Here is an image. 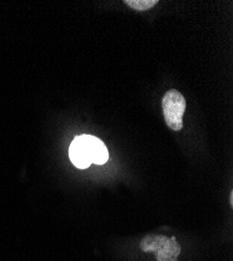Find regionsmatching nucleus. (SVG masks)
I'll return each instance as SVG.
<instances>
[{
	"label": "nucleus",
	"instance_id": "3",
	"mask_svg": "<svg viewBox=\"0 0 233 261\" xmlns=\"http://www.w3.org/2000/svg\"><path fill=\"white\" fill-rule=\"evenodd\" d=\"M69 157L71 162L79 168H88L92 164V158L86 135L76 137L69 147Z\"/></svg>",
	"mask_w": 233,
	"mask_h": 261
},
{
	"label": "nucleus",
	"instance_id": "1",
	"mask_svg": "<svg viewBox=\"0 0 233 261\" xmlns=\"http://www.w3.org/2000/svg\"><path fill=\"white\" fill-rule=\"evenodd\" d=\"M140 248L143 252L155 253L157 261H177L181 247L176 237H165L161 235H149L144 237Z\"/></svg>",
	"mask_w": 233,
	"mask_h": 261
},
{
	"label": "nucleus",
	"instance_id": "2",
	"mask_svg": "<svg viewBox=\"0 0 233 261\" xmlns=\"http://www.w3.org/2000/svg\"><path fill=\"white\" fill-rule=\"evenodd\" d=\"M162 109L165 122L173 130H180L183 127V115L186 109L184 96L178 90H169L162 99Z\"/></svg>",
	"mask_w": 233,
	"mask_h": 261
},
{
	"label": "nucleus",
	"instance_id": "5",
	"mask_svg": "<svg viewBox=\"0 0 233 261\" xmlns=\"http://www.w3.org/2000/svg\"><path fill=\"white\" fill-rule=\"evenodd\" d=\"M159 2L158 0H125L124 4L128 5L133 10L144 12L155 7Z\"/></svg>",
	"mask_w": 233,
	"mask_h": 261
},
{
	"label": "nucleus",
	"instance_id": "4",
	"mask_svg": "<svg viewBox=\"0 0 233 261\" xmlns=\"http://www.w3.org/2000/svg\"><path fill=\"white\" fill-rule=\"evenodd\" d=\"M86 137H87V141L90 148L92 163L97 165L105 164L109 159V153H108L107 147H106V145L100 139L94 136L86 135Z\"/></svg>",
	"mask_w": 233,
	"mask_h": 261
}]
</instances>
